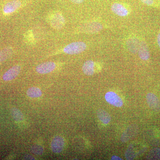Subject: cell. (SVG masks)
I'll use <instances>...</instances> for the list:
<instances>
[{
  "label": "cell",
  "mask_w": 160,
  "mask_h": 160,
  "mask_svg": "<svg viewBox=\"0 0 160 160\" xmlns=\"http://www.w3.org/2000/svg\"><path fill=\"white\" fill-rule=\"evenodd\" d=\"M86 48V44L84 42H74L65 46L63 49V52L67 54H78L85 51Z\"/></svg>",
  "instance_id": "obj_1"
},
{
  "label": "cell",
  "mask_w": 160,
  "mask_h": 160,
  "mask_svg": "<svg viewBox=\"0 0 160 160\" xmlns=\"http://www.w3.org/2000/svg\"><path fill=\"white\" fill-rule=\"evenodd\" d=\"M49 23L53 29H62L65 25V19L62 15L60 12H55L50 17Z\"/></svg>",
  "instance_id": "obj_2"
},
{
  "label": "cell",
  "mask_w": 160,
  "mask_h": 160,
  "mask_svg": "<svg viewBox=\"0 0 160 160\" xmlns=\"http://www.w3.org/2000/svg\"><path fill=\"white\" fill-rule=\"evenodd\" d=\"M105 99L106 102L112 106L121 107L123 106V101L122 98L115 92H109L105 95Z\"/></svg>",
  "instance_id": "obj_3"
},
{
  "label": "cell",
  "mask_w": 160,
  "mask_h": 160,
  "mask_svg": "<svg viewBox=\"0 0 160 160\" xmlns=\"http://www.w3.org/2000/svg\"><path fill=\"white\" fill-rule=\"evenodd\" d=\"M146 101L149 108L153 111L160 110V101L158 97L153 93H148L146 95Z\"/></svg>",
  "instance_id": "obj_4"
},
{
  "label": "cell",
  "mask_w": 160,
  "mask_h": 160,
  "mask_svg": "<svg viewBox=\"0 0 160 160\" xmlns=\"http://www.w3.org/2000/svg\"><path fill=\"white\" fill-rule=\"evenodd\" d=\"M65 141L62 137L57 136L53 138L51 143V148L53 152L59 153L64 149Z\"/></svg>",
  "instance_id": "obj_5"
},
{
  "label": "cell",
  "mask_w": 160,
  "mask_h": 160,
  "mask_svg": "<svg viewBox=\"0 0 160 160\" xmlns=\"http://www.w3.org/2000/svg\"><path fill=\"white\" fill-rule=\"evenodd\" d=\"M138 128L135 125L129 126L123 132L121 137V141L123 142L126 143L132 139L137 134Z\"/></svg>",
  "instance_id": "obj_6"
},
{
  "label": "cell",
  "mask_w": 160,
  "mask_h": 160,
  "mask_svg": "<svg viewBox=\"0 0 160 160\" xmlns=\"http://www.w3.org/2000/svg\"><path fill=\"white\" fill-rule=\"evenodd\" d=\"M56 67L55 63L48 62L42 63L37 66L36 70L40 74H47L54 70Z\"/></svg>",
  "instance_id": "obj_7"
},
{
  "label": "cell",
  "mask_w": 160,
  "mask_h": 160,
  "mask_svg": "<svg viewBox=\"0 0 160 160\" xmlns=\"http://www.w3.org/2000/svg\"><path fill=\"white\" fill-rule=\"evenodd\" d=\"M111 10L114 14L120 17L127 16L130 12L126 6L119 3H113L111 6Z\"/></svg>",
  "instance_id": "obj_8"
},
{
  "label": "cell",
  "mask_w": 160,
  "mask_h": 160,
  "mask_svg": "<svg viewBox=\"0 0 160 160\" xmlns=\"http://www.w3.org/2000/svg\"><path fill=\"white\" fill-rule=\"evenodd\" d=\"M103 29L102 25L98 22L89 23L82 26L81 30L83 32L95 33L101 31Z\"/></svg>",
  "instance_id": "obj_9"
},
{
  "label": "cell",
  "mask_w": 160,
  "mask_h": 160,
  "mask_svg": "<svg viewBox=\"0 0 160 160\" xmlns=\"http://www.w3.org/2000/svg\"><path fill=\"white\" fill-rule=\"evenodd\" d=\"M22 6V2L19 0H13L4 6L3 12L5 14H10L19 9Z\"/></svg>",
  "instance_id": "obj_10"
},
{
  "label": "cell",
  "mask_w": 160,
  "mask_h": 160,
  "mask_svg": "<svg viewBox=\"0 0 160 160\" xmlns=\"http://www.w3.org/2000/svg\"><path fill=\"white\" fill-rule=\"evenodd\" d=\"M21 70V66L18 65L13 66L3 75V80L5 81H10L14 79L19 74Z\"/></svg>",
  "instance_id": "obj_11"
},
{
  "label": "cell",
  "mask_w": 160,
  "mask_h": 160,
  "mask_svg": "<svg viewBox=\"0 0 160 160\" xmlns=\"http://www.w3.org/2000/svg\"><path fill=\"white\" fill-rule=\"evenodd\" d=\"M140 42L138 38L132 37L129 38L126 42V46L129 51L132 53L137 52L139 48Z\"/></svg>",
  "instance_id": "obj_12"
},
{
  "label": "cell",
  "mask_w": 160,
  "mask_h": 160,
  "mask_svg": "<svg viewBox=\"0 0 160 160\" xmlns=\"http://www.w3.org/2000/svg\"><path fill=\"white\" fill-rule=\"evenodd\" d=\"M139 57L141 59L147 61L150 58V53L147 44L144 41L140 42L139 48L138 51Z\"/></svg>",
  "instance_id": "obj_13"
},
{
  "label": "cell",
  "mask_w": 160,
  "mask_h": 160,
  "mask_svg": "<svg viewBox=\"0 0 160 160\" xmlns=\"http://www.w3.org/2000/svg\"><path fill=\"white\" fill-rule=\"evenodd\" d=\"M95 63L92 60L86 61L83 64L82 69L84 74L87 76H92L95 72Z\"/></svg>",
  "instance_id": "obj_14"
},
{
  "label": "cell",
  "mask_w": 160,
  "mask_h": 160,
  "mask_svg": "<svg viewBox=\"0 0 160 160\" xmlns=\"http://www.w3.org/2000/svg\"><path fill=\"white\" fill-rule=\"evenodd\" d=\"M97 116L99 119L105 125H107L111 121V117L108 112L103 110L99 109L97 112Z\"/></svg>",
  "instance_id": "obj_15"
},
{
  "label": "cell",
  "mask_w": 160,
  "mask_h": 160,
  "mask_svg": "<svg viewBox=\"0 0 160 160\" xmlns=\"http://www.w3.org/2000/svg\"><path fill=\"white\" fill-rule=\"evenodd\" d=\"M139 154V152H136L133 145H131L129 146L125 153V157L126 159L132 160L136 157Z\"/></svg>",
  "instance_id": "obj_16"
},
{
  "label": "cell",
  "mask_w": 160,
  "mask_h": 160,
  "mask_svg": "<svg viewBox=\"0 0 160 160\" xmlns=\"http://www.w3.org/2000/svg\"><path fill=\"white\" fill-rule=\"evenodd\" d=\"M13 50L10 47H7L0 51V62H4L11 56Z\"/></svg>",
  "instance_id": "obj_17"
},
{
  "label": "cell",
  "mask_w": 160,
  "mask_h": 160,
  "mask_svg": "<svg viewBox=\"0 0 160 160\" xmlns=\"http://www.w3.org/2000/svg\"><path fill=\"white\" fill-rule=\"evenodd\" d=\"M27 94L29 97L37 98L40 97L42 95V92L38 88L32 87L28 89Z\"/></svg>",
  "instance_id": "obj_18"
},
{
  "label": "cell",
  "mask_w": 160,
  "mask_h": 160,
  "mask_svg": "<svg viewBox=\"0 0 160 160\" xmlns=\"http://www.w3.org/2000/svg\"><path fill=\"white\" fill-rule=\"evenodd\" d=\"M146 158L147 160H160V148L152 149Z\"/></svg>",
  "instance_id": "obj_19"
},
{
  "label": "cell",
  "mask_w": 160,
  "mask_h": 160,
  "mask_svg": "<svg viewBox=\"0 0 160 160\" xmlns=\"http://www.w3.org/2000/svg\"><path fill=\"white\" fill-rule=\"evenodd\" d=\"M11 112L12 118L17 122H21L24 118L22 113L18 109L12 108Z\"/></svg>",
  "instance_id": "obj_20"
},
{
  "label": "cell",
  "mask_w": 160,
  "mask_h": 160,
  "mask_svg": "<svg viewBox=\"0 0 160 160\" xmlns=\"http://www.w3.org/2000/svg\"><path fill=\"white\" fill-rule=\"evenodd\" d=\"M32 151L34 154H41L43 152V149L42 146H35L32 148Z\"/></svg>",
  "instance_id": "obj_21"
},
{
  "label": "cell",
  "mask_w": 160,
  "mask_h": 160,
  "mask_svg": "<svg viewBox=\"0 0 160 160\" xmlns=\"http://www.w3.org/2000/svg\"><path fill=\"white\" fill-rule=\"evenodd\" d=\"M140 1L147 6H153L154 4V0H140Z\"/></svg>",
  "instance_id": "obj_22"
},
{
  "label": "cell",
  "mask_w": 160,
  "mask_h": 160,
  "mask_svg": "<svg viewBox=\"0 0 160 160\" xmlns=\"http://www.w3.org/2000/svg\"><path fill=\"white\" fill-rule=\"evenodd\" d=\"M72 3L76 4H79L82 3L84 0H70Z\"/></svg>",
  "instance_id": "obj_23"
},
{
  "label": "cell",
  "mask_w": 160,
  "mask_h": 160,
  "mask_svg": "<svg viewBox=\"0 0 160 160\" xmlns=\"http://www.w3.org/2000/svg\"><path fill=\"white\" fill-rule=\"evenodd\" d=\"M111 159L112 160H122L121 158L119 157L118 156L116 155H114L111 158Z\"/></svg>",
  "instance_id": "obj_24"
},
{
  "label": "cell",
  "mask_w": 160,
  "mask_h": 160,
  "mask_svg": "<svg viewBox=\"0 0 160 160\" xmlns=\"http://www.w3.org/2000/svg\"><path fill=\"white\" fill-rule=\"evenodd\" d=\"M25 159H29V160H34V158H32V157L30 156H26L25 157Z\"/></svg>",
  "instance_id": "obj_25"
},
{
  "label": "cell",
  "mask_w": 160,
  "mask_h": 160,
  "mask_svg": "<svg viewBox=\"0 0 160 160\" xmlns=\"http://www.w3.org/2000/svg\"><path fill=\"white\" fill-rule=\"evenodd\" d=\"M157 41L158 44L159 46L160 47V33L158 34L157 37Z\"/></svg>",
  "instance_id": "obj_26"
}]
</instances>
